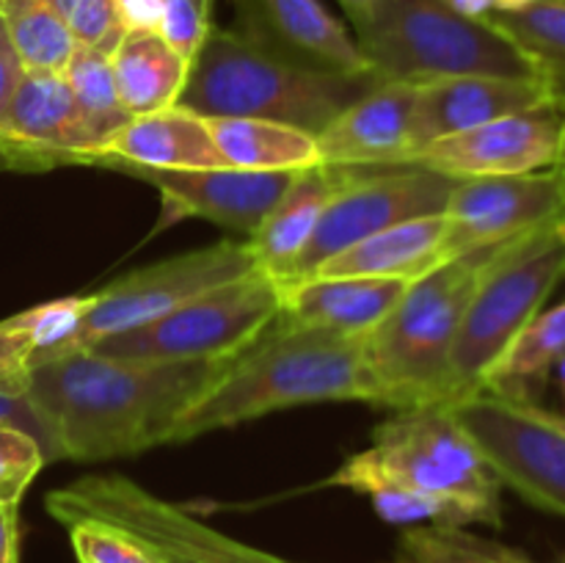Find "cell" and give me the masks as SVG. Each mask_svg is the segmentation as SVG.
Segmentation results:
<instances>
[{
	"mask_svg": "<svg viewBox=\"0 0 565 563\" xmlns=\"http://www.w3.org/2000/svg\"><path fill=\"white\" fill-rule=\"evenodd\" d=\"M230 362H125L83 348L25 368V384L58 461L94 464L169 442L182 412Z\"/></svg>",
	"mask_w": 565,
	"mask_h": 563,
	"instance_id": "1",
	"label": "cell"
},
{
	"mask_svg": "<svg viewBox=\"0 0 565 563\" xmlns=\"http://www.w3.org/2000/svg\"><path fill=\"white\" fill-rule=\"evenodd\" d=\"M375 403L367 334H342L276 320L252 348L237 353L224 373L182 412L169 442H188L210 431L303 403Z\"/></svg>",
	"mask_w": 565,
	"mask_h": 563,
	"instance_id": "2",
	"label": "cell"
},
{
	"mask_svg": "<svg viewBox=\"0 0 565 563\" xmlns=\"http://www.w3.org/2000/svg\"><path fill=\"white\" fill-rule=\"evenodd\" d=\"M379 83L384 81L373 72L345 75L296 64L259 47L241 31L210 25L188 66L177 108L202 119L279 121L318 136Z\"/></svg>",
	"mask_w": 565,
	"mask_h": 563,
	"instance_id": "3",
	"label": "cell"
},
{
	"mask_svg": "<svg viewBox=\"0 0 565 563\" xmlns=\"http://www.w3.org/2000/svg\"><path fill=\"white\" fill-rule=\"evenodd\" d=\"M511 241L445 259L403 290L401 301L367 334L375 406L403 412L445 403L447 370L463 312L489 265Z\"/></svg>",
	"mask_w": 565,
	"mask_h": 563,
	"instance_id": "4",
	"label": "cell"
},
{
	"mask_svg": "<svg viewBox=\"0 0 565 563\" xmlns=\"http://www.w3.org/2000/svg\"><path fill=\"white\" fill-rule=\"evenodd\" d=\"M329 486L370 495L403 489L436 497L467 517L469 524H502V484L445 406L395 412L375 428L373 445L348 458Z\"/></svg>",
	"mask_w": 565,
	"mask_h": 563,
	"instance_id": "5",
	"label": "cell"
},
{
	"mask_svg": "<svg viewBox=\"0 0 565 563\" xmlns=\"http://www.w3.org/2000/svg\"><path fill=\"white\" fill-rule=\"evenodd\" d=\"M353 28L370 72L384 83L428 86L452 77L541 81L533 61L500 28L441 0H375Z\"/></svg>",
	"mask_w": 565,
	"mask_h": 563,
	"instance_id": "6",
	"label": "cell"
},
{
	"mask_svg": "<svg viewBox=\"0 0 565 563\" xmlns=\"http://www.w3.org/2000/svg\"><path fill=\"white\" fill-rule=\"evenodd\" d=\"M565 276V213L508 243L480 279L456 346L441 406L486 390L530 320L544 312L546 298Z\"/></svg>",
	"mask_w": 565,
	"mask_h": 563,
	"instance_id": "7",
	"label": "cell"
},
{
	"mask_svg": "<svg viewBox=\"0 0 565 563\" xmlns=\"http://www.w3.org/2000/svg\"><path fill=\"white\" fill-rule=\"evenodd\" d=\"M279 315V282L257 268L191 298L152 323L103 337L88 351L125 362L235 359L274 329Z\"/></svg>",
	"mask_w": 565,
	"mask_h": 563,
	"instance_id": "8",
	"label": "cell"
},
{
	"mask_svg": "<svg viewBox=\"0 0 565 563\" xmlns=\"http://www.w3.org/2000/svg\"><path fill=\"white\" fill-rule=\"evenodd\" d=\"M502 486L565 519V417L535 401L480 390L445 406Z\"/></svg>",
	"mask_w": 565,
	"mask_h": 563,
	"instance_id": "9",
	"label": "cell"
},
{
	"mask_svg": "<svg viewBox=\"0 0 565 563\" xmlns=\"http://www.w3.org/2000/svg\"><path fill=\"white\" fill-rule=\"evenodd\" d=\"M50 517H94L132 530L160 552L193 563H296L221 533L188 508L121 475H88L44 497Z\"/></svg>",
	"mask_w": 565,
	"mask_h": 563,
	"instance_id": "10",
	"label": "cell"
},
{
	"mask_svg": "<svg viewBox=\"0 0 565 563\" xmlns=\"http://www.w3.org/2000/svg\"><path fill=\"white\" fill-rule=\"evenodd\" d=\"M252 270H257V259L248 241H218L213 246L130 270L114 285L88 293L77 329L55 357L83 351L103 337L152 323L191 298L241 279Z\"/></svg>",
	"mask_w": 565,
	"mask_h": 563,
	"instance_id": "11",
	"label": "cell"
},
{
	"mask_svg": "<svg viewBox=\"0 0 565 563\" xmlns=\"http://www.w3.org/2000/svg\"><path fill=\"white\" fill-rule=\"evenodd\" d=\"M342 169V166H340ZM345 188L337 191L318 221L307 248L296 257L279 285L309 279L315 270L364 237L403 221L445 213L456 177L425 166H386V169H345Z\"/></svg>",
	"mask_w": 565,
	"mask_h": 563,
	"instance_id": "12",
	"label": "cell"
},
{
	"mask_svg": "<svg viewBox=\"0 0 565 563\" xmlns=\"http://www.w3.org/2000/svg\"><path fill=\"white\" fill-rule=\"evenodd\" d=\"M105 141L77 108L64 72L25 70L0 116V169L92 166Z\"/></svg>",
	"mask_w": 565,
	"mask_h": 563,
	"instance_id": "13",
	"label": "cell"
},
{
	"mask_svg": "<svg viewBox=\"0 0 565 563\" xmlns=\"http://www.w3.org/2000/svg\"><path fill=\"white\" fill-rule=\"evenodd\" d=\"M565 213V174L557 166L530 174L458 180L447 199V259L527 235Z\"/></svg>",
	"mask_w": 565,
	"mask_h": 563,
	"instance_id": "14",
	"label": "cell"
},
{
	"mask_svg": "<svg viewBox=\"0 0 565 563\" xmlns=\"http://www.w3.org/2000/svg\"><path fill=\"white\" fill-rule=\"evenodd\" d=\"M563 105L546 103L522 114L502 116L489 125L456 132L428 144L414 166H425L456 180L472 177L530 174L552 169L563 144Z\"/></svg>",
	"mask_w": 565,
	"mask_h": 563,
	"instance_id": "15",
	"label": "cell"
},
{
	"mask_svg": "<svg viewBox=\"0 0 565 563\" xmlns=\"http://www.w3.org/2000/svg\"><path fill=\"white\" fill-rule=\"evenodd\" d=\"M99 169L121 171L158 188L169 219H204L248 237L259 230L296 177V171L141 169L110 160L99 163Z\"/></svg>",
	"mask_w": 565,
	"mask_h": 563,
	"instance_id": "16",
	"label": "cell"
},
{
	"mask_svg": "<svg viewBox=\"0 0 565 563\" xmlns=\"http://www.w3.org/2000/svg\"><path fill=\"white\" fill-rule=\"evenodd\" d=\"M243 36L315 70L370 72L356 39L320 0H235Z\"/></svg>",
	"mask_w": 565,
	"mask_h": 563,
	"instance_id": "17",
	"label": "cell"
},
{
	"mask_svg": "<svg viewBox=\"0 0 565 563\" xmlns=\"http://www.w3.org/2000/svg\"><path fill=\"white\" fill-rule=\"evenodd\" d=\"M414 103L417 86L379 83L315 136L320 163L342 169L408 166Z\"/></svg>",
	"mask_w": 565,
	"mask_h": 563,
	"instance_id": "18",
	"label": "cell"
},
{
	"mask_svg": "<svg viewBox=\"0 0 565 563\" xmlns=\"http://www.w3.org/2000/svg\"><path fill=\"white\" fill-rule=\"evenodd\" d=\"M546 103H552V94L541 81L452 77V81L417 86V103L412 114V160L439 138L456 136V132L472 130V127L489 125L502 116L522 114Z\"/></svg>",
	"mask_w": 565,
	"mask_h": 563,
	"instance_id": "19",
	"label": "cell"
},
{
	"mask_svg": "<svg viewBox=\"0 0 565 563\" xmlns=\"http://www.w3.org/2000/svg\"><path fill=\"white\" fill-rule=\"evenodd\" d=\"M281 287V323L370 334L401 301L408 282L373 276H309Z\"/></svg>",
	"mask_w": 565,
	"mask_h": 563,
	"instance_id": "20",
	"label": "cell"
},
{
	"mask_svg": "<svg viewBox=\"0 0 565 563\" xmlns=\"http://www.w3.org/2000/svg\"><path fill=\"white\" fill-rule=\"evenodd\" d=\"M108 160L141 169H232L215 147L207 119L177 105L147 116H132L92 166Z\"/></svg>",
	"mask_w": 565,
	"mask_h": 563,
	"instance_id": "21",
	"label": "cell"
},
{
	"mask_svg": "<svg viewBox=\"0 0 565 563\" xmlns=\"http://www.w3.org/2000/svg\"><path fill=\"white\" fill-rule=\"evenodd\" d=\"M348 171L340 166L318 163L312 169L296 171L287 191L274 204L259 230L248 237L257 268L276 282L290 270L298 254L307 248L309 237L318 230L323 210L340 188H345Z\"/></svg>",
	"mask_w": 565,
	"mask_h": 563,
	"instance_id": "22",
	"label": "cell"
},
{
	"mask_svg": "<svg viewBox=\"0 0 565 563\" xmlns=\"http://www.w3.org/2000/svg\"><path fill=\"white\" fill-rule=\"evenodd\" d=\"M447 259V219L423 215L364 237L345 248L312 276H373V279L417 282Z\"/></svg>",
	"mask_w": 565,
	"mask_h": 563,
	"instance_id": "23",
	"label": "cell"
},
{
	"mask_svg": "<svg viewBox=\"0 0 565 563\" xmlns=\"http://www.w3.org/2000/svg\"><path fill=\"white\" fill-rule=\"evenodd\" d=\"M116 92L130 116H147L177 105L191 61L163 42L158 31H127L110 53Z\"/></svg>",
	"mask_w": 565,
	"mask_h": 563,
	"instance_id": "24",
	"label": "cell"
},
{
	"mask_svg": "<svg viewBox=\"0 0 565 563\" xmlns=\"http://www.w3.org/2000/svg\"><path fill=\"white\" fill-rule=\"evenodd\" d=\"M215 147L232 169L303 171L320 163L312 132L265 119H207Z\"/></svg>",
	"mask_w": 565,
	"mask_h": 563,
	"instance_id": "25",
	"label": "cell"
},
{
	"mask_svg": "<svg viewBox=\"0 0 565 563\" xmlns=\"http://www.w3.org/2000/svg\"><path fill=\"white\" fill-rule=\"evenodd\" d=\"M565 359V301L539 312L491 373L486 390L535 401L552 370ZM539 403V401H535Z\"/></svg>",
	"mask_w": 565,
	"mask_h": 563,
	"instance_id": "26",
	"label": "cell"
},
{
	"mask_svg": "<svg viewBox=\"0 0 565 563\" xmlns=\"http://www.w3.org/2000/svg\"><path fill=\"white\" fill-rule=\"evenodd\" d=\"M486 20L533 61L552 103L565 108V0H533L516 11H489Z\"/></svg>",
	"mask_w": 565,
	"mask_h": 563,
	"instance_id": "27",
	"label": "cell"
},
{
	"mask_svg": "<svg viewBox=\"0 0 565 563\" xmlns=\"http://www.w3.org/2000/svg\"><path fill=\"white\" fill-rule=\"evenodd\" d=\"M0 20L25 70L64 72L75 39L55 0H6Z\"/></svg>",
	"mask_w": 565,
	"mask_h": 563,
	"instance_id": "28",
	"label": "cell"
},
{
	"mask_svg": "<svg viewBox=\"0 0 565 563\" xmlns=\"http://www.w3.org/2000/svg\"><path fill=\"white\" fill-rule=\"evenodd\" d=\"M64 77L66 83H70L72 94H75L77 108L83 110L86 121L94 127V132L103 138L105 149H108L110 138L132 119V116L121 108L119 92H116L114 66H110V55L75 44V50H72L70 61H66L64 66Z\"/></svg>",
	"mask_w": 565,
	"mask_h": 563,
	"instance_id": "29",
	"label": "cell"
},
{
	"mask_svg": "<svg viewBox=\"0 0 565 563\" xmlns=\"http://www.w3.org/2000/svg\"><path fill=\"white\" fill-rule=\"evenodd\" d=\"M401 555L417 563H544L467 528H408L401 539Z\"/></svg>",
	"mask_w": 565,
	"mask_h": 563,
	"instance_id": "30",
	"label": "cell"
},
{
	"mask_svg": "<svg viewBox=\"0 0 565 563\" xmlns=\"http://www.w3.org/2000/svg\"><path fill=\"white\" fill-rule=\"evenodd\" d=\"M61 524L70 533L77 563H169L152 541L105 519L70 517Z\"/></svg>",
	"mask_w": 565,
	"mask_h": 563,
	"instance_id": "31",
	"label": "cell"
},
{
	"mask_svg": "<svg viewBox=\"0 0 565 563\" xmlns=\"http://www.w3.org/2000/svg\"><path fill=\"white\" fill-rule=\"evenodd\" d=\"M55 3L70 25L72 39L81 47L110 55L125 39L127 28L121 22L116 0H55Z\"/></svg>",
	"mask_w": 565,
	"mask_h": 563,
	"instance_id": "32",
	"label": "cell"
},
{
	"mask_svg": "<svg viewBox=\"0 0 565 563\" xmlns=\"http://www.w3.org/2000/svg\"><path fill=\"white\" fill-rule=\"evenodd\" d=\"M47 464L44 447L20 428H0V506L20 508L28 486Z\"/></svg>",
	"mask_w": 565,
	"mask_h": 563,
	"instance_id": "33",
	"label": "cell"
},
{
	"mask_svg": "<svg viewBox=\"0 0 565 563\" xmlns=\"http://www.w3.org/2000/svg\"><path fill=\"white\" fill-rule=\"evenodd\" d=\"M0 428L25 431V434H31L33 439L44 447L47 461H58L53 434H50L47 423H44L42 414L36 412L31 395H28L25 370L0 375Z\"/></svg>",
	"mask_w": 565,
	"mask_h": 563,
	"instance_id": "34",
	"label": "cell"
},
{
	"mask_svg": "<svg viewBox=\"0 0 565 563\" xmlns=\"http://www.w3.org/2000/svg\"><path fill=\"white\" fill-rule=\"evenodd\" d=\"M210 6L204 0H163L158 33L182 59L193 61L210 31Z\"/></svg>",
	"mask_w": 565,
	"mask_h": 563,
	"instance_id": "35",
	"label": "cell"
},
{
	"mask_svg": "<svg viewBox=\"0 0 565 563\" xmlns=\"http://www.w3.org/2000/svg\"><path fill=\"white\" fill-rule=\"evenodd\" d=\"M33 353V337L20 318L0 320V375L17 373L28 368V359Z\"/></svg>",
	"mask_w": 565,
	"mask_h": 563,
	"instance_id": "36",
	"label": "cell"
},
{
	"mask_svg": "<svg viewBox=\"0 0 565 563\" xmlns=\"http://www.w3.org/2000/svg\"><path fill=\"white\" fill-rule=\"evenodd\" d=\"M22 75H25V66L17 59L14 47L9 42V33L3 28V20H0V116H3L6 105H9L11 94H14Z\"/></svg>",
	"mask_w": 565,
	"mask_h": 563,
	"instance_id": "37",
	"label": "cell"
},
{
	"mask_svg": "<svg viewBox=\"0 0 565 563\" xmlns=\"http://www.w3.org/2000/svg\"><path fill=\"white\" fill-rule=\"evenodd\" d=\"M127 31H158L163 0H116Z\"/></svg>",
	"mask_w": 565,
	"mask_h": 563,
	"instance_id": "38",
	"label": "cell"
},
{
	"mask_svg": "<svg viewBox=\"0 0 565 563\" xmlns=\"http://www.w3.org/2000/svg\"><path fill=\"white\" fill-rule=\"evenodd\" d=\"M0 563H20V522L9 506H0Z\"/></svg>",
	"mask_w": 565,
	"mask_h": 563,
	"instance_id": "39",
	"label": "cell"
},
{
	"mask_svg": "<svg viewBox=\"0 0 565 563\" xmlns=\"http://www.w3.org/2000/svg\"><path fill=\"white\" fill-rule=\"evenodd\" d=\"M441 3H447L450 9L461 11L467 17H486L494 9V0H441Z\"/></svg>",
	"mask_w": 565,
	"mask_h": 563,
	"instance_id": "40",
	"label": "cell"
},
{
	"mask_svg": "<svg viewBox=\"0 0 565 563\" xmlns=\"http://www.w3.org/2000/svg\"><path fill=\"white\" fill-rule=\"evenodd\" d=\"M375 0H340V6L345 9V14L351 17V22H356L359 17L367 14L370 9H373Z\"/></svg>",
	"mask_w": 565,
	"mask_h": 563,
	"instance_id": "41",
	"label": "cell"
},
{
	"mask_svg": "<svg viewBox=\"0 0 565 563\" xmlns=\"http://www.w3.org/2000/svg\"><path fill=\"white\" fill-rule=\"evenodd\" d=\"M527 3H533V0H494V9L491 11H516Z\"/></svg>",
	"mask_w": 565,
	"mask_h": 563,
	"instance_id": "42",
	"label": "cell"
},
{
	"mask_svg": "<svg viewBox=\"0 0 565 563\" xmlns=\"http://www.w3.org/2000/svg\"><path fill=\"white\" fill-rule=\"evenodd\" d=\"M565 110V108H563ZM557 169H561L563 171V174H565V125H563V144H561V155H557Z\"/></svg>",
	"mask_w": 565,
	"mask_h": 563,
	"instance_id": "43",
	"label": "cell"
},
{
	"mask_svg": "<svg viewBox=\"0 0 565 563\" xmlns=\"http://www.w3.org/2000/svg\"><path fill=\"white\" fill-rule=\"evenodd\" d=\"M557 381H561V390H563V401H565V359L557 364Z\"/></svg>",
	"mask_w": 565,
	"mask_h": 563,
	"instance_id": "44",
	"label": "cell"
},
{
	"mask_svg": "<svg viewBox=\"0 0 565 563\" xmlns=\"http://www.w3.org/2000/svg\"><path fill=\"white\" fill-rule=\"evenodd\" d=\"M384 563H417V561H412V557H406V555H401V552H397L392 561H384Z\"/></svg>",
	"mask_w": 565,
	"mask_h": 563,
	"instance_id": "45",
	"label": "cell"
},
{
	"mask_svg": "<svg viewBox=\"0 0 565 563\" xmlns=\"http://www.w3.org/2000/svg\"><path fill=\"white\" fill-rule=\"evenodd\" d=\"M163 555H166V552H163ZM166 557H169V563H193V561H182V557H171V555H166Z\"/></svg>",
	"mask_w": 565,
	"mask_h": 563,
	"instance_id": "46",
	"label": "cell"
},
{
	"mask_svg": "<svg viewBox=\"0 0 565 563\" xmlns=\"http://www.w3.org/2000/svg\"><path fill=\"white\" fill-rule=\"evenodd\" d=\"M204 3H207V6H210V3H213V0H204Z\"/></svg>",
	"mask_w": 565,
	"mask_h": 563,
	"instance_id": "47",
	"label": "cell"
},
{
	"mask_svg": "<svg viewBox=\"0 0 565 563\" xmlns=\"http://www.w3.org/2000/svg\"><path fill=\"white\" fill-rule=\"evenodd\" d=\"M6 3V0H0V6H3Z\"/></svg>",
	"mask_w": 565,
	"mask_h": 563,
	"instance_id": "48",
	"label": "cell"
}]
</instances>
